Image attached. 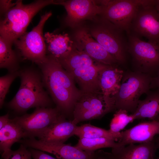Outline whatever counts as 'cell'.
<instances>
[{"label": "cell", "mask_w": 159, "mask_h": 159, "mask_svg": "<svg viewBox=\"0 0 159 159\" xmlns=\"http://www.w3.org/2000/svg\"><path fill=\"white\" fill-rule=\"evenodd\" d=\"M18 143L27 148L39 150L54 155L58 159H95V151L82 150L64 143L47 142L35 138H24Z\"/></svg>", "instance_id": "obj_12"}, {"label": "cell", "mask_w": 159, "mask_h": 159, "mask_svg": "<svg viewBox=\"0 0 159 159\" xmlns=\"http://www.w3.org/2000/svg\"><path fill=\"white\" fill-rule=\"evenodd\" d=\"M12 44L0 37V67L6 69L9 72L19 71L18 55L11 47Z\"/></svg>", "instance_id": "obj_24"}, {"label": "cell", "mask_w": 159, "mask_h": 159, "mask_svg": "<svg viewBox=\"0 0 159 159\" xmlns=\"http://www.w3.org/2000/svg\"><path fill=\"white\" fill-rule=\"evenodd\" d=\"M77 125L63 115L56 122L37 135L35 138L52 143H64L74 135Z\"/></svg>", "instance_id": "obj_17"}, {"label": "cell", "mask_w": 159, "mask_h": 159, "mask_svg": "<svg viewBox=\"0 0 159 159\" xmlns=\"http://www.w3.org/2000/svg\"><path fill=\"white\" fill-rule=\"evenodd\" d=\"M19 70L11 72L0 77V107L1 108L3 105L6 95L9 87L14 80L19 77Z\"/></svg>", "instance_id": "obj_28"}, {"label": "cell", "mask_w": 159, "mask_h": 159, "mask_svg": "<svg viewBox=\"0 0 159 159\" xmlns=\"http://www.w3.org/2000/svg\"><path fill=\"white\" fill-rule=\"evenodd\" d=\"M95 159H111L110 153L107 152L102 150L95 151Z\"/></svg>", "instance_id": "obj_32"}, {"label": "cell", "mask_w": 159, "mask_h": 159, "mask_svg": "<svg viewBox=\"0 0 159 159\" xmlns=\"http://www.w3.org/2000/svg\"><path fill=\"white\" fill-rule=\"evenodd\" d=\"M9 114L7 113L4 115L0 117V129L2 128L10 121Z\"/></svg>", "instance_id": "obj_34"}, {"label": "cell", "mask_w": 159, "mask_h": 159, "mask_svg": "<svg viewBox=\"0 0 159 159\" xmlns=\"http://www.w3.org/2000/svg\"><path fill=\"white\" fill-rule=\"evenodd\" d=\"M25 138V134L21 127L13 120L0 129V151L1 155L11 150L12 145L21 138Z\"/></svg>", "instance_id": "obj_22"}, {"label": "cell", "mask_w": 159, "mask_h": 159, "mask_svg": "<svg viewBox=\"0 0 159 159\" xmlns=\"http://www.w3.org/2000/svg\"><path fill=\"white\" fill-rule=\"evenodd\" d=\"M28 148L20 144L19 148L13 150L11 149L4 153L1 155V159H32L30 151Z\"/></svg>", "instance_id": "obj_29"}, {"label": "cell", "mask_w": 159, "mask_h": 159, "mask_svg": "<svg viewBox=\"0 0 159 159\" xmlns=\"http://www.w3.org/2000/svg\"><path fill=\"white\" fill-rule=\"evenodd\" d=\"M133 71L155 76L159 69V45L127 34Z\"/></svg>", "instance_id": "obj_6"}, {"label": "cell", "mask_w": 159, "mask_h": 159, "mask_svg": "<svg viewBox=\"0 0 159 159\" xmlns=\"http://www.w3.org/2000/svg\"><path fill=\"white\" fill-rule=\"evenodd\" d=\"M118 65L105 64L98 73L101 92L106 99L112 102L111 97L118 91L124 72Z\"/></svg>", "instance_id": "obj_18"}, {"label": "cell", "mask_w": 159, "mask_h": 159, "mask_svg": "<svg viewBox=\"0 0 159 159\" xmlns=\"http://www.w3.org/2000/svg\"><path fill=\"white\" fill-rule=\"evenodd\" d=\"M47 43V55L59 59L68 54L74 48L73 41L68 34L47 32L44 36Z\"/></svg>", "instance_id": "obj_20"}, {"label": "cell", "mask_w": 159, "mask_h": 159, "mask_svg": "<svg viewBox=\"0 0 159 159\" xmlns=\"http://www.w3.org/2000/svg\"><path fill=\"white\" fill-rule=\"evenodd\" d=\"M155 88L159 90V69L155 75L152 77L151 89Z\"/></svg>", "instance_id": "obj_33"}, {"label": "cell", "mask_w": 159, "mask_h": 159, "mask_svg": "<svg viewBox=\"0 0 159 159\" xmlns=\"http://www.w3.org/2000/svg\"><path fill=\"white\" fill-rule=\"evenodd\" d=\"M150 0H100L102 18L125 31H128L139 8Z\"/></svg>", "instance_id": "obj_10"}, {"label": "cell", "mask_w": 159, "mask_h": 159, "mask_svg": "<svg viewBox=\"0 0 159 159\" xmlns=\"http://www.w3.org/2000/svg\"><path fill=\"white\" fill-rule=\"evenodd\" d=\"M145 99L139 100L135 111L132 114L135 119L148 118L159 120V90L149 91Z\"/></svg>", "instance_id": "obj_21"}, {"label": "cell", "mask_w": 159, "mask_h": 159, "mask_svg": "<svg viewBox=\"0 0 159 159\" xmlns=\"http://www.w3.org/2000/svg\"><path fill=\"white\" fill-rule=\"evenodd\" d=\"M105 138H80L75 146L80 149L87 151L95 152L102 148H112L121 145L118 142Z\"/></svg>", "instance_id": "obj_26"}, {"label": "cell", "mask_w": 159, "mask_h": 159, "mask_svg": "<svg viewBox=\"0 0 159 159\" xmlns=\"http://www.w3.org/2000/svg\"><path fill=\"white\" fill-rule=\"evenodd\" d=\"M135 120L133 115H129L127 111L117 110L111 120L109 130L112 132L118 133L129 123Z\"/></svg>", "instance_id": "obj_27"}, {"label": "cell", "mask_w": 159, "mask_h": 159, "mask_svg": "<svg viewBox=\"0 0 159 159\" xmlns=\"http://www.w3.org/2000/svg\"><path fill=\"white\" fill-rule=\"evenodd\" d=\"M28 148L33 159H58L45 153L44 152L34 148Z\"/></svg>", "instance_id": "obj_30"}, {"label": "cell", "mask_w": 159, "mask_h": 159, "mask_svg": "<svg viewBox=\"0 0 159 159\" xmlns=\"http://www.w3.org/2000/svg\"><path fill=\"white\" fill-rule=\"evenodd\" d=\"M77 46L96 62L107 65H120L117 60L85 29L79 30L75 34Z\"/></svg>", "instance_id": "obj_14"}, {"label": "cell", "mask_w": 159, "mask_h": 159, "mask_svg": "<svg viewBox=\"0 0 159 159\" xmlns=\"http://www.w3.org/2000/svg\"><path fill=\"white\" fill-rule=\"evenodd\" d=\"M19 73L20 87L7 107L19 113L33 107H51L53 102L44 89L41 73L27 68L19 70Z\"/></svg>", "instance_id": "obj_2"}, {"label": "cell", "mask_w": 159, "mask_h": 159, "mask_svg": "<svg viewBox=\"0 0 159 159\" xmlns=\"http://www.w3.org/2000/svg\"><path fill=\"white\" fill-rule=\"evenodd\" d=\"M157 159H159V157Z\"/></svg>", "instance_id": "obj_36"}, {"label": "cell", "mask_w": 159, "mask_h": 159, "mask_svg": "<svg viewBox=\"0 0 159 159\" xmlns=\"http://www.w3.org/2000/svg\"><path fill=\"white\" fill-rule=\"evenodd\" d=\"M105 64L96 62L92 65L74 69L70 72L82 93L101 91L98 80V73Z\"/></svg>", "instance_id": "obj_19"}, {"label": "cell", "mask_w": 159, "mask_h": 159, "mask_svg": "<svg viewBox=\"0 0 159 159\" xmlns=\"http://www.w3.org/2000/svg\"><path fill=\"white\" fill-rule=\"evenodd\" d=\"M152 79L149 75L133 71L124 72L118 91L111 97L115 110L134 112L140 97L151 89Z\"/></svg>", "instance_id": "obj_4"}, {"label": "cell", "mask_w": 159, "mask_h": 159, "mask_svg": "<svg viewBox=\"0 0 159 159\" xmlns=\"http://www.w3.org/2000/svg\"><path fill=\"white\" fill-rule=\"evenodd\" d=\"M115 110L113 103L106 99L101 91L82 93L75 104L72 121L77 125L82 122L100 119Z\"/></svg>", "instance_id": "obj_9"}, {"label": "cell", "mask_w": 159, "mask_h": 159, "mask_svg": "<svg viewBox=\"0 0 159 159\" xmlns=\"http://www.w3.org/2000/svg\"><path fill=\"white\" fill-rule=\"evenodd\" d=\"M155 0H150L139 8L127 34L140 38L144 37L159 45V13L155 6Z\"/></svg>", "instance_id": "obj_8"}, {"label": "cell", "mask_w": 159, "mask_h": 159, "mask_svg": "<svg viewBox=\"0 0 159 159\" xmlns=\"http://www.w3.org/2000/svg\"><path fill=\"white\" fill-rule=\"evenodd\" d=\"M158 146H159V143H158Z\"/></svg>", "instance_id": "obj_37"}, {"label": "cell", "mask_w": 159, "mask_h": 159, "mask_svg": "<svg viewBox=\"0 0 159 159\" xmlns=\"http://www.w3.org/2000/svg\"><path fill=\"white\" fill-rule=\"evenodd\" d=\"M52 15L51 11L46 12L41 16L39 23L32 31L26 32L14 42L20 55L39 66L47 58L43 30L45 22Z\"/></svg>", "instance_id": "obj_7"}, {"label": "cell", "mask_w": 159, "mask_h": 159, "mask_svg": "<svg viewBox=\"0 0 159 159\" xmlns=\"http://www.w3.org/2000/svg\"><path fill=\"white\" fill-rule=\"evenodd\" d=\"M51 0H37L24 4L17 0L15 5L4 15L0 23V36L12 44L25 32L33 17L42 9L49 5L57 4Z\"/></svg>", "instance_id": "obj_3"}, {"label": "cell", "mask_w": 159, "mask_h": 159, "mask_svg": "<svg viewBox=\"0 0 159 159\" xmlns=\"http://www.w3.org/2000/svg\"><path fill=\"white\" fill-rule=\"evenodd\" d=\"M155 6L159 13V0H155Z\"/></svg>", "instance_id": "obj_35"}, {"label": "cell", "mask_w": 159, "mask_h": 159, "mask_svg": "<svg viewBox=\"0 0 159 159\" xmlns=\"http://www.w3.org/2000/svg\"><path fill=\"white\" fill-rule=\"evenodd\" d=\"M63 115L56 107H38L31 114L16 117L13 120L21 128L26 138H35Z\"/></svg>", "instance_id": "obj_11"}, {"label": "cell", "mask_w": 159, "mask_h": 159, "mask_svg": "<svg viewBox=\"0 0 159 159\" xmlns=\"http://www.w3.org/2000/svg\"><path fill=\"white\" fill-rule=\"evenodd\" d=\"M90 33L120 65L126 62L128 38L125 31L102 18L100 24L91 29Z\"/></svg>", "instance_id": "obj_5"}, {"label": "cell", "mask_w": 159, "mask_h": 159, "mask_svg": "<svg viewBox=\"0 0 159 159\" xmlns=\"http://www.w3.org/2000/svg\"><path fill=\"white\" fill-rule=\"evenodd\" d=\"M39 66L44 87L56 107L67 119L72 120L75 104L82 94L73 76L51 56L47 55L46 61Z\"/></svg>", "instance_id": "obj_1"}, {"label": "cell", "mask_w": 159, "mask_h": 159, "mask_svg": "<svg viewBox=\"0 0 159 159\" xmlns=\"http://www.w3.org/2000/svg\"><path fill=\"white\" fill-rule=\"evenodd\" d=\"M121 132L115 133L109 130H106L87 123L77 126L74 135L80 138H105L118 141L121 137Z\"/></svg>", "instance_id": "obj_25"}, {"label": "cell", "mask_w": 159, "mask_h": 159, "mask_svg": "<svg viewBox=\"0 0 159 159\" xmlns=\"http://www.w3.org/2000/svg\"><path fill=\"white\" fill-rule=\"evenodd\" d=\"M58 4L63 6L67 12L65 21L74 27L85 20L101 14L102 6L100 1L71 0L58 1Z\"/></svg>", "instance_id": "obj_13"}, {"label": "cell", "mask_w": 159, "mask_h": 159, "mask_svg": "<svg viewBox=\"0 0 159 159\" xmlns=\"http://www.w3.org/2000/svg\"><path fill=\"white\" fill-rule=\"evenodd\" d=\"M159 138L136 145H120L112 148L111 159H154L157 149L159 148Z\"/></svg>", "instance_id": "obj_15"}, {"label": "cell", "mask_w": 159, "mask_h": 159, "mask_svg": "<svg viewBox=\"0 0 159 159\" xmlns=\"http://www.w3.org/2000/svg\"><path fill=\"white\" fill-rule=\"evenodd\" d=\"M63 67L70 72L78 68L94 64V60L85 52L74 47L64 57L58 59Z\"/></svg>", "instance_id": "obj_23"}, {"label": "cell", "mask_w": 159, "mask_h": 159, "mask_svg": "<svg viewBox=\"0 0 159 159\" xmlns=\"http://www.w3.org/2000/svg\"><path fill=\"white\" fill-rule=\"evenodd\" d=\"M16 4V3H12L11 0H0V15H4Z\"/></svg>", "instance_id": "obj_31"}, {"label": "cell", "mask_w": 159, "mask_h": 159, "mask_svg": "<svg viewBox=\"0 0 159 159\" xmlns=\"http://www.w3.org/2000/svg\"><path fill=\"white\" fill-rule=\"evenodd\" d=\"M121 134L118 142L122 146L150 141L159 134V120L140 123Z\"/></svg>", "instance_id": "obj_16"}]
</instances>
